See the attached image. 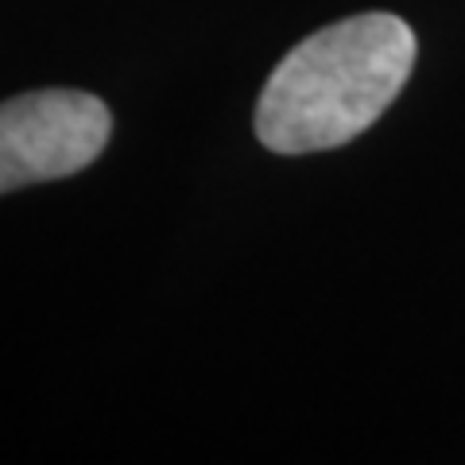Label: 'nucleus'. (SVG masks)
<instances>
[{
  "instance_id": "nucleus-1",
  "label": "nucleus",
  "mask_w": 465,
  "mask_h": 465,
  "mask_svg": "<svg viewBox=\"0 0 465 465\" xmlns=\"http://www.w3.org/2000/svg\"><path fill=\"white\" fill-rule=\"evenodd\" d=\"M411 66L415 32L391 12L326 24L272 70L256 101V136L280 155L341 148L381 121Z\"/></svg>"
},
{
  "instance_id": "nucleus-2",
  "label": "nucleus",
  "mask_w": 465,
  "mask_h": 465,
  "mask_svg": "<svg viewBox=\"0 0 465 465\" xmlns=\"http://www.w3.org/2000/svg\"><path fill=\"white\" fill-rule=\"evenodd\" d=\"M113 113L85 90H35L0 101V194L70 179L105 152Z\"/></svg>"
}]
</instances>
